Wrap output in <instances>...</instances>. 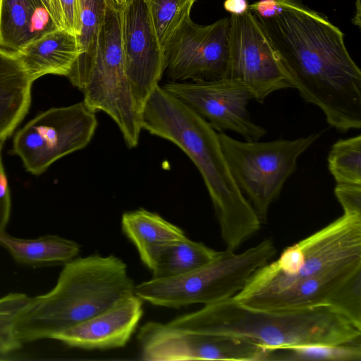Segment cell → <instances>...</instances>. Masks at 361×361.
<instances>
[{
  "label": "cell",
  "mask_w": 361,
  "mask_h": 361,
  "mask_svg": "<svg viewBox=\"0 0 361 361\" xmlns=\"http://www.w3.org/2000/svg\"><path fill=\"white\" fill-rule=\"evenodd\" d=\"M278 16H256L292 87L317 106L326 122L345 133L361 128V71L344 34L302 0H281Z\"/></svg>",
  "instance_id": "obj_1"
},
{
  "label": "cell",
  "mask_w": 361,
  "mask_h": 361,
  "mask_svg": "<svg viewBox=\"0 0 361 361\" xmlns=\"http://www.w3.org/2000/svg\"><path fill=\"white\" fill-rule=\"evenodd\" d=\"M141 125L179 147L197 167L226 249L235 250L260 229L262 222L233 178L218 133L204 118L159 85L143 106Z\"/></svg>",
  "instance_id": "obj_2"
},
{
  "label": "cell",
  "mask_w": 361,
  "mask_h": 361,
  "mask_svg": "<svg viewBox=\"0 0 361 361\" xmlns=\"http://www.w3.org/2000/svg\"><path fill=\"white\" fill-rule=\"evenodd\" d=\"M178 328L228 336L271 350L307 345L361 344V329L327 305L295 310L250 307L233 298L168 322Z\"/></svg>",
  "instance_id": "obj_3"
},
{
  "label": "cell",
  "mask_w": 361,
  "mask_h": 361,
  "mask_svg": "<svg viewBox=\"0 0 361 361\" xmlns=\"http://www.w3.org/2000/svg\"><path fill=\"white\" fill-rule=\"evenodd\" d=\"M126 264L113 255L74 258L63 265L55 286L30 298L19 314L16 334L25 343L51 337L135 294Z\"/></svg>",
  "instance_id": "obj_4"
},
{
  "label": "cell",
  "mask_w": 361,
  "mask_h": 361,
  "mask_svg": "<svg viewBox=\"0 0 361 361\" xmlns=\"http://www.w3.org/2000/svg\"><path fill=\"white\" fill-rule=\"evenodd\" d=\"M276 252L269 239L240 253L226 249L210 262L190 272L142 282L135 286V294L154 305L171 308L219 302L233 298L243 290L251 276Z\"/></svg>",
  "instance_id": "obj_5"
},
{
  "label": "cell",
  "mask_w": 361,
  "mask_h": 361,
  "mask_svg": "<svg viewBox=\"0 0 361 361\" xmlns=\"http://www.w3.org/2000/svg\"><path fill=\"white\" fill-rule=\"evenodd\" d=\"M361 257V216L343 214L325 227L286 247L259 268L233 298L279 292L293 283L351 259Z\"/></svg>",
  "instance_id": "obj_6"
},
{
  "label": "cell",
  "mask_w": 361,
  "mask_h": 361,
  "mask_svg": "<svg viewBox=\"0 0 361 361\" xmlns=\"http://www.w3.org/2000/svg\"><path fill=\"white\" fill-rule=\"evenodd\" d=\"M122 0H109L95 58L73 85L93 111L106 114L117 125L128 148L139 144L142 112L134 99L125 69L121 41Z\"/></svg>",
  "instance_id": "obj_7"
},
{
  "label": "cell",
  "mask_w": 361,
  "mask_h": 361,
  "mask_svg": "<svg viewBox=\"0 0 361 361\" xmlns=\"http://www.w3.org/2000/svg\"><path fill=\"white\" fill-rule=\"evenodd\" d=\"M314 133L294 140L240 141L218 133L222 152L240 192L260 221L297 169L298 159L322 135Z\"/></svg>",
  "instance_id": "obj_8"
},
{
  "label": "cell",
  "mask_w": 361,
  "mask_h": 361,
  "mask_svg": "<svg viewBox=\"0 0 361 361\" xmlns=\"http://www.w3.org/2000/svg\"><path fill=\"white\" fill-rule=\"evenodd\" d=\"M98 121L96 113L82 101L42 112L15 135L13 153L29 172L39 175L58 159L85 148Z\"/></svg>",
  "instance_id": "obj_9"
},
{
  "label": "cell",
  "mask_w": 361,
  "mask_h": 361,
  "mask_svg": "<svg viewBox=\"0 0 361 361\" xmlns=\"http://www.w3.org/2000/svg\"><path fill=\"white\" fill-rule=\"evenodd\" d=\"M225 78L242 82L259 103L276 91L292 87L268 37L250 10L230 16Z\"/></svg>",
  "instance_id": "obj_10"
},
{
  "label": "cell",
  "mask_w": 361,
  "mask_h": 361,
  "mask_svg": "<svg viewBox=\"0 0 361 361\" xmlns=\"http://www.w3.org/2000/svg\"><path fill=\"white\" fill-rule=\"evenodd\" d=\"M230 17L209 25L187 18L163 48L164 70L173 82L211 81L226 77Z\"/></svg>",
  "instance_id": "obj_11"
},
{
  "label": "cell",
  "mask_w": 361,
  "mask_h": 361,
  "mask_svg": "<svg viewBox=\"0 0 361 361\" xmlns=\"http://www.w3.org/2000/svg\"><path fill=\"white\" fill-rule=\"evenodd\" d=\"M161 87L219 133L231 130L246 141H257L267 133L250 118L247 106L252 95L238 80L224 78L211 81H169Z\"/></svg>",
  "instance_id": "obj_12"
},
{
  "label": "cell",
  "mask_w": 361,
  "mask_h": 361,
  "mask_svg": "<svg viewBox=\"0 0 361 361\" xmlns=\"http://www.w3.org/2000/svg\"><path fill=\"white\" fill-rule=\"evenodd\" d=\"M121 28L126 75L142 112L164 73L163 48L145 0H122Z\"/></svg>",
  "instance_id": "obj_13"
},
{
  "label": "cell",
  "mask_w": 361,
  "mask_h": 361,
  "mask_svg": "<svg viewBox=\"0 0 361 361\" xmlns=\"http://www.w3.org/2000/svg\"><path fill=\"white\" fill-rule=\"evenodd\" d=\"M142 314L143 300L133 294L99 314L54 334L51 339L87 350L122 348L135 332Z\"/></svg>",
  "instance_id": "obj_14"
},
{
  "label": "cell",
  "mask_w": 361,
  "mask_h": 361,
  "mask_svg": "<svg viewBox=\"0 0 361 361\" xmlns=\"http://www.w3.org/2000/svg\"><path fill=\"white\" fill-rule=\"evenodd\" d=\"M360 269L361 257L351 259L300 280L279 292L253 297L240 303L252 308L276 311L327 305L337 290Z\"/></svg>",
  "instance_id": "obj_15"
},
{
  "label": "cell",
  "mask_w": 361,
  "mask_h": 361,
  "mask_svg": "<svg viewBox=\"0 0 361 361\" xmlns=\"http://www.w3.org/2000/svg\"><path fill=\"white\" fill-rule=\"evenodd\" d=\"M56 29L59 27L41 0H0L1 49L17 54Z\"/></svg>",
  "instance_id": "obj_16"
},
{
  "label": "cell",
  "mask_w": 361,
  "mask_h": 361,
  "mask_svg": "<svg viewBox=\"0 0 361 361\" xmlns=\"http://www.w3.org/2000/svg\"><path fill=\"white\" fill-rule=\"evenodd\" d=\"M173 352L179 360H264L265 348L228 336L183 329L176 335Z\"/></svg>",
  "instance_id": "obj_17"
},
{
  "label": "cell",
  "mask_w": 361,
  "mask_h": 361,
  "mask_svg": "<svg viewBox=\"0 0 361 361\" xmlns=\"http://www.w3.org/2000/svg\"><path fill=\"white\" fill-rule=\"evenodd\" d=\"M78 54L76 36L59 28L27 44L16 54L34 82L48 74L67 77Z\"/></svg>",
  "instance_id": "obj_18"
},
{
  "label": "cell",
  "mask_w": 361,
  "mask_h": 361,
  "mask_svg": "<svg viewBox=\"0 0 361 361\" xmlns=\"http://www.w3.org/2000/svg\"><path fill=\"white\" fill-rule=\"evenodd\" d=\"M32 82L17 55L0 47V142L11 136L27 113Z\"/></svg>",
  "instance_id": "obj_19"
},
{
  "label": "cell",
  "mask_w": 361,
  "mask_h": 361,
  "mask_svg": "<svg viewBox=\"0 0 361 361\" xmlns=\"http://www.w3.org/2000/svg\"><path fill=\"white\" fill-rule=\"evenodd\" d=\"M219 252L186 237L153 245L140 257L152 271V278L161 279L197 269L213 260Z\"/></svg>",
  "instance_id": "obj_20"
},
{
  "label": "cell",
  "mask_w": 361,
  "mask_h": 361,
  "mask_svg": "<svg viewBox=\"0 0 361 361\" xmlns=\"http://www.w3.org/2000/svg\"><path fill=\"white\" fill-rule=\"evenodd\" d=\"M0 245L14 260L33 268L65 264L75 258L80 246L75 241L56 235H46L35 239L11 236L0 232Z\"/></svg>",
  "instance_id": "obj_21"
},
{
  "label": "cell",
  "mask_w": 361,
  "mask_h": 361,
  "mask_svg": "<svg viewBox=\"0 0 361 361\" xmlns=\"http://www.w3.org/2000/svg\"><path fill=\"white\" fill-rule=\"evenodd\" d=\"M121 227L139 255L153 245L187 237L180 227L142 208L125 212L121 218Z\"/></svg>",
  "instance_id": "obj_22"
},
{
  "label": "cell",
  "mask_w": 361,
  "mask_h": 361,
  "mask_svg": "<svg viewBox=\"0 0 361 361\" xmlns=\"http://www.w3.org/2000/svg\"><path fill=\"white\" fill-rule=\"evenodd\" d=\"M109 0H78L80 32L76 36L79 54L67 78L72 85L90 69L95 58Z\"/></svg>",
  "instance_id": "obj_23"
},
{
  "label": "cell",
  "mask_w": 361,
  "mask_h": 361,
  "mask_svg": "<svg viewBox=\"0 0 361 361\" xmlns=\"http://www.w3.org/2000/svg\"><path fill=\"white\" fill-rule=\"evenodd\" d=\"M360 361L361 344L307 345L266 349L264 360Z\"/></svg>",
  "instance_id": "obj_24"
},
{
  "label": "cell",
  "mask_w": 361,
  "mask_h": 361,
  "mask_svg": "<svg viewBox=\"0 0 361 361\" xmlns=\"http://www.w3.org/2000/svg\"><path fill=\"white\" fill-rule=\"evenodd\" d=\"M327 161L336 184L361 185V135L334 142Z\"/></svg>",
  "instance_id": "obj_25"
},
{
  "label": "cell",
  "mask_w": 361,
  "mask_h": 361,
  "mask_svg": "<svg viewBox=\"0 0 361 361\" xmlns=\"http://www.w3.org/2000/svg\"><path fill=\"white\" fill-rule=\"evenodd\" d=\"M149 10L153 25L162 47L190 17V12L197 0H145Z\"/></svg>",
  "instance_id": "obj_26"
},
{
  "label": "cell",
  "mask_w": 361,
  "mask_h": 361,
  "mask_svg": "<svg viewBox=\"0 0 361 361\" xmlns=\"http://www.w3.org/2000/svg\"><path fill=\"white\" fill-rule=\"evenodd\" d=\"M29 300L30 297L21 293H11L0 298V354L15 351L23 345L16 334L15 325Z\"/></svg>",
  "instance_id": "obj_27"
},
{
  "label": "cell",
  "mask_w": 361,
  "mask_h": 361,
  "mask_svg": "<svg viewBox=\"0 0 361 361\" xmlns=\"http://www.w3.org/2000/svg\"><path fill=\"white\" fill-rule=\"evenodd\" d=\"M327 305L361 329V269L337 290Z\"/></svg>",
  "instance_id": "obj_28"
},
{
  "label": "cell",
  "mask_w": 361,
  "mask_h": 361,
  "mask_svg": "<svg viewBox=\"0 0 361 361\" xmlns=\"http://www.w3.org/2000/svg\"><path fill=\"white\" fill-rule=\"evenodd\" d=\"M52 17L57 26L78 36L80 18L78 0H50Z\"/></svg>",
  "instance_id": "obj_29"
},
{
  "label": "cell",
  "mask_w": 361,
  "mask_h": 361,
  "mask_svg": "<svg viewBox=\"0 0 361 361\" xmlns=\"http://www.w3.org/2000/svg\"><path fill=\"white\" fill-rule=\"evenodd\" d=\"M334 193L343 214L361 216V185L336 184Z\"/></svg>",
  "instance_id": "obj_30"
},
{
  "label": "cell",
  "mask_w": 361,
  "mask_h": 361,
  "mask_svg": "<svg viewBox=\"0 0 361 361\" xmlns=\"http://www.w3.org/2000/svg\"><path fill=\"white\" fill-rule=\"evenodd\" d=\"M4 142H0V232L5 231L9 221L11 200L8 180L4 169L1 152Z\"/></svg>",
  "instance_id": "obj_31"
},
{
  "label": "cell",
  "mask_w": 361,
  "mask_h": 361,
  "mask_svg": "<svg viewBox=\"0 0 361 361\" xmlns=\"http://www.w3.org/2000/svg\"><path fill=\"white\" fill-rule=\"evenodd\" d=\"M249 10L263 19L272 18L283 10L281 0H258L249 5Z\"/></svg>",
  "instance_id": "obj_32"
},
{
  "label": "cell",
  "mask_w": 361,
  "mask_h": 361,
  "mask_svg": "<svg viewBox=\"0 0 361 361\" xmlns=\"http://www.w3.org/2000/svg\"><path fill=\"white\" fill-rule=\"evenodd\" d=\"M247 0H225L224 8L231 15H241L249 10Z\"/></svg>",
  "instance_id": "obj_33"
},
{
  "label": "cell",
  "mask_w": 361,
  "mask_h": 361,
  "mask_svg": "<svg viewBox=\"0 0 361 361\" xmlns=\"http://www.w3.org/2000/svg\"><path fill=\"white\" fill-rule=\"evenodd\" d=\"M361 0L355 1V13L352 19V23L358 26L359 27L361 25Z\"/></svg>",
  "instance_id": "obj_34"
},
{
  "label": "cell",
  "mask_w": 361,
  "mask_h": 361,
  "mask_svg": "<svg viewBox=\"0 0 361 361\" xmlns=\"http://www.w3.org/2000/svg\"><path fill=\"white\" fill-rule=\"evenodd\" d=\"M52 16L51 6L50 0H41Z\"/></svg>",
  "instance_id": "obj_35"
}]
</instances>
